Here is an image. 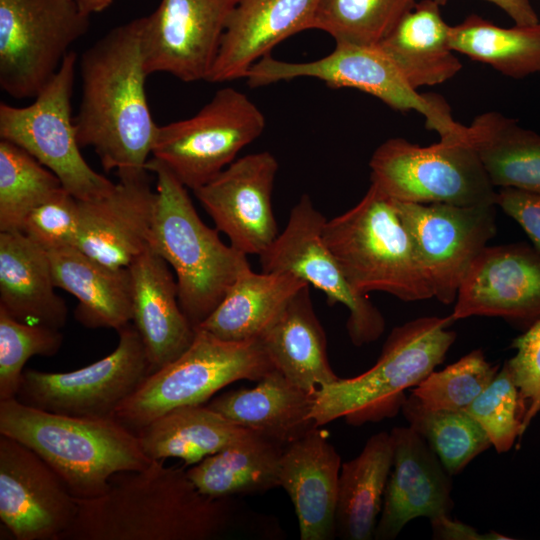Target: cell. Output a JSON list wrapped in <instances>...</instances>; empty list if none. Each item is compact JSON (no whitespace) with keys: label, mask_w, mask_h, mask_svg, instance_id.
<instances>
[{"label":"cell","mask_w":540,"mask_h":540,"mask_svg":"<svg viewBox=\"0 0 540 540\" xmlns=\"http://www.w3.org/2000/svg\"><path fill=\"white\" fill-rule=\"evenodd\" d=\"M416 0H320L313 29L335 43L378 45L410 12Z\"/></svg>","instance_id":"obj_38"},{"label":"cell","mask_w":540,"mask_h":540,"mask_svg":"<svg viewBox=\"0 0 540 540\" xmlns=\"http://www.w3.org/2000/svg\"><path fill=\"white\" fill-rule=\"evenodd\" d=\"M515 355L505 363L518 389L522 434L540 411V319L515 338Z\"/></svg>","instance_id":"obj_43"},{"label":"cell","mask_w":540,"mask_h":540,"mask_svg":"<svg viewBox=\"0 0 540 540\" xmlns=\"http://www.w3.org/2000/svg\"><path fill=\"white\" fill-rule=\"evenodd\" d=\"M499 371L476 349L440 371H432L411 392L430 410L464 411Z\"/></svg>","instance_id":"obj_39"},{"label":"cell","mask_w":540,"mask_h":540,"mask_svg":"<svg viewBox=\"0 0 540 540\" xmlns=\"http://www.w3.org/2000/svg\"><path fill=\"white\" fill-rule=\"evenodd\" d=\"M55 288L48 252L21 231L0 232V307L21 322L61 329L68 308Z\"/></svg>","instance_id":"obj_26"},{"label":"cell","mask_w":540,"mask_h":540,"mask_svg":"<svg viewBox=\"0 0 540 540\" xmlns=\"http://www.w3.org/2000/svg\"><path fill=\"white\" fill-rule=\"evenodd\" d=\"M62 343L60 329L21 322L0 307V401L17 397L32 356H53Z\"/></svg>","instance_id":"obj_40"},{"label":"cell","mask_w":540,"mask_h":540,"mask_svg":"<svg viewBox=\"0 0 540 540\" xmlns=\"http://www.w3.org/2000/svg\"><path fill=\"white\" fill-rule=\"evenodd\" d=\"M369 167L371 183L397 201L495 204L497 191L466 133L429 146L390 138L375 149Z\"/></svg>","instance_id":"obj_8"},{"label":"cell","mask_w":540,"mask_h":540,"mask_svg":"<svg viewBox=\"0 0 540 540\" xmlns=\"http://www.w3.org/2000/svg\"><path fill=\"white\" fill-rule=\"evenodd\" d=\"M393 465L374 538L395 539L417 517L450 515L452 481L435 452L411 427H395Z\"/></svg>","instance_id":"obj_21"},{"label":"cell","mask_w":540,"mask_h":540,"mask_svg":"<svg viewBox=\"0 0 540 540\" xmlns=\"http://www.w3.org/2000/svg\"><path fill=\"white\" fill-rule=\"evenodd\" d=\"M434 539L440 540H505L510 539L503 534L490 531L480 533L474 527L443 515L430 520Z\"/></svg>","instance_id":"obj_45"},{"label":"cell","mask_w":540,"mask_h":540,"mask_svg":"<svg viewBox=\"0 0 540 540\" xmlns=\"http://www.w3.org/2000/svg\"><path fill=\"white\" fill-rule=\"evenodd\" d=\"M145 168L156 175L149 247L173 268L180 306L196 329L250 266L247 255L202 221L187 188L162 163L152 157Z\"/></svg>","instance_id":"obj_4"},{"label":"cell","mask_w":540,"mask_h":540,"mask_svg":"<svg viewBox=\"0 0 540 540\" xmlns=\"http://www.w3.org/2000/svg\"><path fill=\"white\" fill-rule=\"evenodd\" d=\"M77 60L69 51L28 106L0 103V138L36 158L76 199L88 201L107 194L115 183L93 170L80 152L71 105Z\"/></svg>","instance_id":"obj_9"},{"label":"cell","mask_w":540,"mask_h":540,"mask_svg":"<svg viewBox=\"0 0 540 540\" xmlns=\"http://www.w3.org/2000/svg\"><path fill=\"white\" fill-rule=\"evenodd\" d=\"M53 280L78 300L75 319L91 329L120 330L132 323V284L127 268H112L77 247L48 252Z\"/></svg>","instance_id":"obj_27"},{"label":"cell","mask_w":540,"mask_h":540,"mask_svg":"<svg viewBox=\"0 0 540 540\" xmlns=\"http://www.w3.org/2000/svg\"><path fill=\"white\" fill-rule=\"evenodd\" d=\"M495 204L523 228L540 252V193L503 187L497 191Z\"/></svg>","instance_id":"obj_44"},{"label":"cell","mask_w":540,"mask_h":540,"mask_svg":"<svg viewBox=\"0 0 540 540\" xmlns=\"http://www.w3.org/2000/svg\"><path fill=\"white\" fill-rule=\"evenodd\" d=\"M90 15L73 0H0V87L34 98L60 68Z\"/></svg>","instance_id":"obj_11"},{"label":"cell","mask_w":540,"mask_h":540,"mask_svg":"<svg viewBox=\"0 0 540 540\" xmlns=\"http://www.w3.org/2000/svg\"><path fill=\"white\" fill-rule=\"evenodd\" d=\"M88 15L99 13L108 8L114 0H73Z\"/></svg>","instance_id":"obj_47"},{"label":"cell","mask_w":540,"mask_h":540,"mask_svg":"<svg viewBox=\"0 0 540 540\" xmlns=\"http://www.w3.org/2000/svg\"><path fill=\"white\" fill-rule=\"evenodd\" d=\"M466 139L494 187L540 193V135L498 112L477 116Z\"/></svg>","instance_id":"obj_33"},{"label":"cell","mask_w":540,"mask_h":540,"mask_svg":"<svg viewBox=\"0 0 540 540\" xmlns=\"http://www.w3.org/2000/svg\"><path fill=\"white\" fill-rule=\"evenodd\" d=\"M117 347L104 358L63 373L23 372L16 399L52 413L85 418L114 417L151 374L143 342L132 323L117 331Z\"/></svg>","instance_id":"obj_13"},{"label":"cell","mask_w":540,"mask_h":540,"mask_svg":"<svg viewBox=\"0 0 540 540\" xmlns=\"http://www.w3.org/2000/svg\"><path fill=\"white\" fill-rule=\"evenodd\" d=\"M306 285L289 272L256 273L248 266L197 328L224 340L259 339L291 298Z\"/></svg>","instance_id":"obj_30"},{"label":"cell","mask_w":540,"mask_h":540,"mask_svg":"<svg viewBox=\"0 0 540 540\" xmlns=\"http://www.w3.org/2000/svg\"><path fill=\"white\" fill-rule=\"evenodd\" d=\"M78 501L33 450L0 435V520L16 540H63Z\"/></svg>","instance_id":"obj_16"},{"label":"cell","mask_w":540,"mask_h":540,"mask_svg":"<svg viewBox=\"0 0 540 540\" xmlns=\"http://www.w3.org/2000/svg\"><path fill=\"white\" fill-rule=\"evenodd\" d=\"M449 28L434 0L415 4L378 44L409 84L418 89L453 78L462 68L449 43Z\"/></svg>","instance_id":"obj_29"},{"label":"cell","mask_w":540,"mask_h":540,"mask_svg":"<svg viewBox=\"0 0 540 540\" xmlns=\"http://www.w3.org/2000/svg\"><path fill=\"white\" fill-rule=\"evenodd\" d=\"M259 339L275 368L303 390L314 395L339 379L329 363L326 334L309 285L291 298Z\"/></svg>","instance_id":"obj_28"},{"label":"cell","mask_w":540,"mask_h":540,"mask_svg":"<svg viewBox=\"0 0 540 540\" xmlns=\"http://www.w3.org/2000/svg\"><path fill=\"white\" fill-rule=\"evenodd\" d=\"M301 77L318 79L332 88L358 89L398 111H417L437 133L454 120L445 100L418 93L378 45L336 43L330 54L309 62H287L269 54L251 66L245 79L256 88Z\"/></svg>","instance_id":"obj_12"},{"label":"cell","mask_w":540,"mask_h":540,"mask_svg":"<svg viewBox=\"0 0 540 540\" xmlns=\"http://www.w3.org/2000/svg\"><path fill=\"white\" fill-rule=\"evenodd\" d=\"M79 225V200L61 188L27 214L20 231L50 252L76 247Z\"/></svg>","instance_id":"obj_42"},{"label":"cell","mask_w":540,"mask_h":540,"mask_svg":"<svg viewBox=\"0 0 540 540\" xmlns=\"http://www.w3.org/2000/svg\"><path fill=\"white\" fill-rule=\"evenodd\" d=\"M464 411L479 423L498 453L511 449L516 438L522 436V410L506 363Z\"/></svg>","instance_id":"obj_41"},{"label":"cell","mask_w":540,"mask_h":540,"mask_svg":"<svg viewBox=\"0 0 540 540\" xmlns=\"http://www.w3.org/2000/svg\"><path fill=\"white\" fill-rule=\"evenodd\" d=\"M448 317L427 316L392 329L377 362L364 373L340 378L314 394L311 417L321 427L343 418L360 426L395 417L414 388L443 362L456 339Z\"/></svg>","instance_id":"obj_5"},{"label":"cell","mask_w":540,"mask_h":540,"mask_svg":"<svg viewBox=\"0 0 540 540\" xmlns=\"http://www.w3.org/2000/svg\"><path fill=\"white\" fill-rule=\"evenodd\" d=\"M454 52L492 66L512 78L540 72V22L534 26L504 28L471 14L449 28Z\"/></svg>","instance_id":"obj_35"},{"label":"cell","mask_w":540,"mask_h":540,"mask_svg":"<svg viewBox=\"0 0 540 540\" xmlns=\"http://www.w3.org/2000/svg\"><path fill=\"white\" fill-rule=\"evenodd\" d=\"M500 317L529 328L540 319V252L524 242L485 246L469 266L451 317Z\"/></svg>","instance_id":"obj_19"},{"label":"cell","mask_w":540,"mask_h":540,"mask_svg":"<svg viewBox=\"0 0 540 540\" xmlns=\"http://www.w3.org/2000/svg\"><path fill=\"white\" fill-rule=\"evenodd\" d=\"M341 465L340 455L320 427L284 448L279 483L293 504L301 540H331L337 535Z\"/></svg>","instance_id":"obj_23"},{"label":"cell","mask_w":540,"mask_h":540,"mask_svg":"<svg viewBox=\"0 0 540 540\" xmlns=\"http://www.w3.org/2000/svg\"><path fill=\"white\" fill-rule=\"evenodd\" d=\"M146 169L116 173L102 197L80 201L76 247L112 268H127L149 247L156 190Z\"/></svg>","instance_id":"obj_20"},{"label":"cell","mask_w":540,"mask_h":540,"mask_svg":"<svg viewBox=\"0 0 540 540\" xmlns=\"http://www.w3.org/2000/svg\"><path fill=\"white\" fill-rule=\"evenodd\" d=\"M323 240L360 294L382 291L405 302L433 297L393 199L373 183L354 207L326 221Z\"/></svg>","instance_id":"obj_6"},{"label":"cell","mask_w":540,"mask_h":540,"mask_svg":"<svg viewBox=\"0 0 540 540\" xmlns=\"http://www.w3.org/2000/svg\"><path fill=\"white\" fill-rule=\"evenodd\" d=\"M393 201L433 297L452 304L469 266L496 234L497 206Z\"/></svg>","instance_id":"obj_15"},{"label":"cell","mask_w":540,"mask_h":540,"mask_svg":"<svg viewBox=\"0 0 540 540\" xmlns=\"http://www.w3.org/2000/svg\"><path fill=\"white\" fill-rule=\"evenodd\" d=\"M274 369L260 339L224 340L197 328L188 349L148 375L114 417L136 433L173 409L204 405L227 385L259 381Z\"/></svg>","instance_id":"obj_7"},{"label":"cell","mask_w":540,"mask_h":540,"mask_svg":"<svg viewBox=\"0 0 540 540\" xmlns=\"http://www.w3.org/2000/svg\"><path fill=\"white\" fill-rule=\"evenodd\" d=\"M239 0H161L144 17L143 54L149 75L207 81L229 17Z\"/></svg>","instance_id":"obj_17"},{"label":"cell","mask_w":540,"mask_h":540,"mask_svg":"<svg viewBox=\"0 0 540 540\" xmlns=\"http://www.w3.org/2000/svg\"><path fill=\"white\" fill-rule=\"evenodd\" d=\"M284 448L252 432L240 442L187 469L196 488L211 498L259 494L280 487Z\"/></svg>","instance_id":"obj_34"},{"label":"cell","mask_w":540,"mask_h":540,"mask_svg":"<svg viewBox=\"0 0 540 540\" xmlns=\"http://www.w3.org/2000/svg\"><path fill=\"white\" fill-rule=\"evenodd\" d=\"M77 501L63 540H213L264 529L262 517L234 497L202 494L184 466L167 467L162 460L117 473L105 493Z\"/></svg>","instance_id":"obj_1"},{"label":"cell","mask_w":540,"mask_h":540,"mask_svg":"<svg viewBox=\"0 0 540 540\" xmlns=\"http://www.w3.org/2000/svg\"><path fill=\"white\" fill-rule=\"evenodd\" d=\"M132 284V324L146 351L151 373L176 360L196 329L178 299L169 264L148 247L128 266Z\"/></svg>","instance_id":"obj_24"},{"label":"cell","mask_w":540,"mask_h":540,"mask_svg":"<svg viewBox=\"0 0 540 540\" xmlns=\"http://www.w3.org/2000/svg\"><path fill=\"white\" fill-rule=\"evenodd\" d=\"M257 382L253 388L222 393L205 405L283 448L318 427L311 417L313 394L277 369Z\"/></svg>","instance_id":"obj_25"},{"label":"cell","mask_w":540,"mask_h":540,"mask_svg":"<svg viewBox=\"0 0 540 540\" xmlns=\"http://www.w3.org/2000/svg\"><path fill=\"white\" fill-rule=\"evenodd\" d=\"M61 188L58 177L36 158L0 139V232L20 231L27 214Z\"/></svg>","instance_id":"obj_37"},{"label":"cell","mask_w":540,"mask_h":540,"mask_svg":"<svg viewBox=\"0 0 540 540\" xmlns=\"http://www.w3.org/2000/svg\"><path fill=\"white\" fill-rule=\"evenodd\" d=\"M143 29L144 17L114 27L80 59L77 140L107 172L144 170L152 153L158 125L145 91Z\"/></svg>","instance_id":"obj_2"},{"label":"cell","mask_w":540,"mask_h":540,"mask_svg":"<svg viewBox=\"0 0 540 540\" xmlns=\"http://www.w3.org/2000/svg\"><path fill=\"white\" fill-rule=\"evenodd\" d=\"M440 6L445 5L448 0H434ZM488 1L511 17L518 26H534L539 23L538 16L529 0H484Z\"/></svg>","instance_id":"obj_46"},{"label":"cell","mask_w":540,"mask_h":540,"mask_svg":"<svg viewBox=\"0 0 540 540\" xmlns=\"http://www.w3.org/2000/svg\"><path fill=\"white\" fill-rule=\"evenodd\" d=\"M278 168L268 151L248 154L193 191L216 228L247 256L261 255L280 233L272 207Z\"/></svg>","instance_id":"obj_18"},{"label":"cell","mask_w":540,"mask_h":540,"mask_svg":"<svg viewBox=\"0 0 540 540\" xmlns=\"http://www.w3.org/2000/svg\"><path fill=\"white\" fill-rule=\"evenodd\" d=\"M327 219L304 194L292 207L287 225L270 247L259 255L265 272H289L323 292L329 305L348 310L346 329L355 346L380 338L385 319L367 295L347 280L337 259L323 240Z\"/></svg>","instance_id":"obj_14"},{"label":"cell","mask_w":540,"mask_h":540,"mask_svg":"<svg viewBox=\"0 0 540 540\" xmlns=\"http://www.w3.org/2000/svg\"><path fill=\"white\" fill-rule=\"evenodd\" d=\"M265 125L245 93L224 87L192 117L158 126L151 155L194 191L235 161Z\"/></svg>","instance_id":"obj_10"},{"label":"cell","mask_w":540,"mask_h":540,"mask_svg":"<svg viewBox=\"0 0 540 540\" xmlns=\"http://www.w3.org/2000/svg\"><path fill=\"white\" fill-rule=\"evenodd\" d=\"M401 412L452 476L492 446L479 423L465 411L430 410L410 394Z\"/></svg>","instance_id":"obj_36"},{"label":"cell","mask_w":540,"mask_h":540,"mask_svg":"<svg viewBox=\"0 0 540 540\" xmlns=\"http://www.w3.org/2000/svg\"><path fill=\"white\" fill-rule=\"evenodd\" d=\"M393 465L390 432L372 435L358 456L341 465L336 534L346 540L374 538Z\"/></svg>","instance_id":"obj_32"},{"label":"cell","mask_w":540,"mask_h":540,"mask_svg":"<svg viewBox=\"0 0 540 540\" xmlns=\"http://www.w3.org/2000/svg\"><path fill=\"white\" fill-rule=\"evenodd\" d=\"M251 433L205 404L173 409L136 431L148 458H179L184 467L196 465Z\"/></svg>","instance_id":"obj_31"},{"label":"cell","mask_w":540,"mask_h":540,"mask_svg":"<svg viewBox=\"0 0 540 540\" xmlns=\"http://www.w3.org/2000/svg\"><path fill=\"white\" fill-rule=\"evenodd\" d=\"M0 435L38 454L76 499L98 497L115 474L142 470L152 462L137 434L115 417L67 416L16 398L0 401Z\"/></svg>","instance_id":"obj_3"},{"label":"cell","mask_w":540,"mask_h":540,"mask_svg":"<svg viewBox=\"0 0 540 540\" xmlns=\"http://www.w3.org/2000/svg\"><path fill=\"white\" fill-rule=\"evenodd\" d=\"M320 0H239L223 33L207 78L222 83L245 78L253 64L287 38L313 29Z\"/></svg>","instance_id":"obj_22"}]
</instances>
